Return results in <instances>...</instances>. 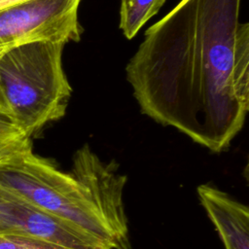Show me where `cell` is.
Listing matches in <instances>:
<instances>
[{"label":"cell","mask_w":249,"mask_h":249,"mask_svg":"<svg viewBox=\"0 0 249 249\" xmlns=\"http://www.w3.org/2000/svg\"><path fill=\"white\" fill-rule=\"evenodd\" d=\"M241 0H181L145 31L125 74L141 111L214 153L249 108V24Z\"/></svg>","instance_id":"cell-1"},{"label":"cell","mask_w":249,"mask_h":249,"mask_svg":"<svg viewBox=\"0 0 249 249\" xmlns=\"http://www.w3.org/2000/svg\"><path fill=\"white\" fill-rule=\"evenodd\" d=\"M88 151L86 144L75 153L70 172L29 151L0 166V186L119 249L90 188Z\"/></svg>","instance_id":"cell-2"},{"label":"cell","mask_w":249,"mask_h":249,"mask_svg":"<svg viewBox=\"0 0 249 249\" xmlns=\"http://www.w3.org/2000/svg\"><path fill=\"white\" fill-rule=\"evenodd\" d=\"M64 44L38 41L0 53V89L9 112L29 136L65 115L72 88L62 67Z\"/></svg>","instance_id":"cell-3"},{"label":"cell","mask_w":249,"mask_h":249,"mask_svg":"<svg viewBox=\"0 0 249 249\" xmlns=\"http://www.w3.org/2000/svg\"><path fill=\"white\" fill-rule=\"evenodd\" d=\"M81 0H23L0 10V53L17 46L81 39Z\"/></svg>","instance_id":"cell-4"},{"label":"cell","mask_w":249,"mask_h":249,"mask_svg":"<svg viewBox=\"0 0 249 249\" xmlns=\"http://www.w3.org/2000/svg\"><path fill=\"white\" fill-rule=\"evenodd\" d=\"M0 231L67 249H111L84 229L48 213L0 186Z\"/></svg>","instance_id":"cell-5"},{"label":"cell","mask_w":249,"mask_h":249,"mask_svg":"<svg viewBox=\"0 0 249 249\" xmlns=\"http://www.w3.org/2000/svg\"><path fill=\"white\" fill-rule=\"evenodd\" d=\"M198 198L225 249H249V209L218 188L202 184Z\"/></svg>","instance_id":"cell-6"},{"label":"cell","mask_w":249,"mask_h":249,"mask_svg":"<svg viewBox=\"0 0 249 249\" xmlns=\"http://www.w3.org/2000/svg\"><path fill=\"white\" fill-rule=\"evenodd\" d=\"M32 151V141L8 110L0 109V166Z\"/></svg>","instance_id":"cell-7"},{"label":"cell","mask_w":249,"mask_h":249,"mask_svg":"<svg viewBox=\"0 0 249 249\" xmlns=\"http://www.w3.org/2000/svg\"><path fill=\"white\" fill-rule=\"evenodd\" d=\"M165 0H122L120 28L127 39L133 38L140 28L161 8Z\"/></svg>","instance_id":"cell-8"},{"label":"cell","mask_w":249,"mask_h":249,"mask_svg":"<svg viewBox=\"0 0 249 249\" xmlns=\"http://www.w3.org/2000/svg\"><path fill=\"white\" fill-rule=\"evenodd\" d=\"M0 249H67L41 239L0 231Z\"/></svg>","instance_id":"cell-9"},{"label":"cell","mask_w":249,"mask_h":249,"mask_svg":"<svg viewBox=\"0 0 249 249\" xmlns=\"http://www.w3.org/2000/svg\"><path fill=\"white\" fill-rule=\"evenodd\" d=\"M20 1H23V0H0V10L1 9H4L8 6H11L15 3H18V2H20Z\"/></svg>","instance_id":"cell-10"},{"label":"cell","mask_w":249,"mask_h":249,"mask_svg":"<svg viewBox=\"0 0 249 249\" xmlns=\"http://www.w3.org/2000/svg\"><path fill=\"white\" fill-rule=\"evenodd\" d=\"M0 109L8 110V107H7L6 102H5V99H4V97H3V94H2L1 89H0ZM8 111H9V110H8Z\"/></svg>","instance_id":"cell-11"}]
</instances>
